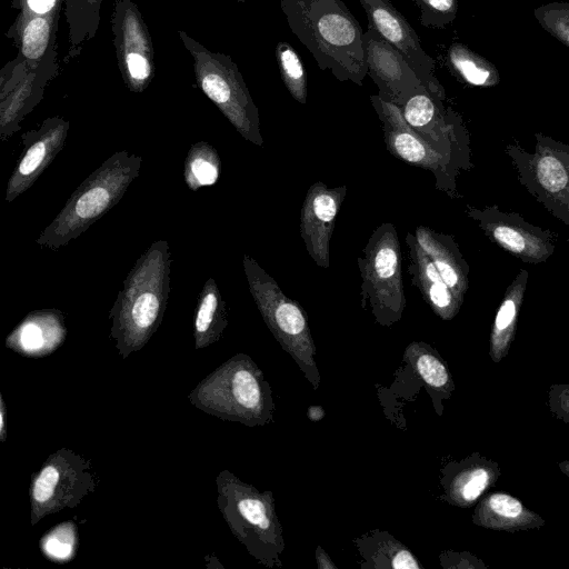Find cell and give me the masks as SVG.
<instances>
[{"label": "cell", "mask_w": 569, "mask_h": 569, "mask_svg": "<svg viewBox=\"0 0 569 569\" xmlns=\"http://www.w3.org/2000/svg\"><path fill=\"white\" fill-rule=\"evenodd\" d=\"M296 38L322 71L362 86L367 76L363 31L342 0H279Z\"/></svg>", "instance_id": "1"}, {"label": "cell", "mask_w": 569, "mask_h": 569, "mask_svg": "<svg viewBox=\"0 0 569 569\" xmlns=\"http://www.w3.org/2000/svg\"><path fill=\"white\" fill-rule=\"evenodd\" d=\"M171 252L157 240L138 258L109 311L110 337L122 359L141 350L162 322L170 293Z\"/></svg>", "instance_id": "2"}, {"label": "cell", "mask_w": 569, "mask_h": 569, "mask_svg": "<svg viewBox=\"0 0 569 569\" xmlns=\"http://www.w3.org/2000/svg\"><path fill=\"white\" fill-rule=\"evenodd\" d=\"M197 409L247 427L273 422L274 402L263 371L246 353H237L204 377L188 395Z\"/></svg>", "instance_id": "3"}, {"label": "cell", "mask_w": 569, "mask_h": 569, "mask_svg": "<svg viewBox=\"0 0 569 569\" xmlns=\"http://www.w3.org/2000/svg\"><path fill=\"white\" fill-rule=\"evenodd\" d=\"M142 157L126 150L110 156L73 191L36 243L58 250L112 209L139 176Z\"/></svg>", "instance_id": "4"}, {"label": "cell", "mask_w": 569, "mask_h": 569, "mask_svg": "<svg viewBox=\"0 0 569 569\" xmlns=\"http://www.w3.org/2000/svg\"><path fill=\"white\" fill-rule=\"evenodd\" d=\"M217 506L231 533L268 569L282 568L284 539L271 490L260 491L231 471L216 478Z\"/></svg>", "instance_id": "5"}, {"label": "cell", "mask_w": 569, "mask_h": 569, "mask_svg": "<svg viewBox=\"0 0 569 569\" xmlns=\"http://www.w3.org/2000/svg\"><path fill=\"white\" fill-rule=\"evenodd\" d=\"M242 266L249 291L268 329L313 389L318 390L320 373L316 362V345L306 311L283 292L252 257L244 254Z\"/></svg>", "instance_id": "6"}, {"label": "cell", "mask_w": 569, "mask_h": 569, "mask_svg": "<svg viewBox=\"0 0 569 569\" xmlns=\"http://www.w3.org/2000/svg\"><path fill=\"white\" fill-rule=\"evenodd\" d=\"M178 36L193 59L199 89L217 106L247 141L263 146L258 108L232 58L207 47L179 30Z\"/></svg>", "instance_id": "7"}, {"label": "cell", "mask_w": 569, "mask_h": 569, "mask_svg": "<svg viewBox=\"0 0 569 569\" xmlns=\"http://www.w3.org/2000/svg\"><path fill=\"white\" fill-rule=\"evenodd\" d=\"M362 253L357 259L361 307L372 315L376 323L391 327L401 319L406 308L402 254L395 224L378 226Z\"/></svg>", "instance_id": "8"}, {"label": "cell", "mask_w": 569, "mask_h": 569, "mask_svg": "<svg viewBox=\"0 0 569 569\" xmlns=\"http://www.w3.org/2000/svg\"><path fill=\"white\" fill-rule=\"evenodd\" d=\"M98 482L91 460L68 448L52 452L31 477L30 523L34 526L47 516L78 507Z\"/></svg>", "instance_id": "9"}, {"label": "cell", "mask_w": 569, "mask_h": 569, "mask_svg": "<svg viewBox=\"0 0 569 569\" xmlns=\"http://www.w3.org/2000/svg\"><path fill=\"white\" fill-rule=\"evenodd\" d=\"M370 101L381 121L387 150L397 159L430 171L438 190L452 199L459 197L456 177L461 168L417 133L406 121L400 107L379 94L370 96Z\"/></svg>", "instance_id": "10"}, {"label": "cell", "mask_w": 569, "mask_h": 569, "mask_svg": "<svg viewBox=\"0 0 569 569\" xmlns=\"http://www.w3.org/2000/svg\"><path fill=\"white\" fill-rule=\"evenodd\" d=\"M443 96L422 84L400 107L406 121L423 139L452 159L462 170L472 167L470 139L461 116L446 107Z\"/></svg>", "instance_id": "11"}, {"label": "cell", "mask_w": 569, "mask_h": 569, "mask_svg": "<svg viewBox=\"0 0 569 569\" xmlns=\"http://www.w3.org/2000/svg\"><path fill=\"white\" fill-rule=\"evenodd\" d=\"M522 187L557 220L569 228V169L548 147L536 140L535 152L518 142L505 149Z\"/></svg>", "instance_id": "12"}, {"label": "cell", "mask_w": 569, "mask_h": 569, "mask_svg": "<svg viewBox=\"0 0 569 569\" xmlns=\"http://www.w3.org/2000/svg\"><path fill=\"white\" fill-rule=\"evenodd\" d=\"M58 51L39 63L19 57L0 70V139L20 130V122L43 99L47 84L59 73Z\"/></svg>", "instance_id": "13"}, {"label": "cell", "mask_w": 569, "mask_h": 569, "mask_svg": "<svg viewBox=\"0 0 569 569\" xmlns=\"http://www.w3.org/2000/svg\"><path fill=\"white\" fill-rule=\"evenodd\" d=\"M111 30L122 80L129 91L141 93L154 78V50L144 19L132 0H116Z\"/></svg>", "instance_id": "14"}, {"label": "cell", "mask_w": 569, "mask_h": 569, "mask_svg": "<svg viewBox=\"0 0 569 569\" xmlns=\"http://www.w3.org/2000/svg\"><path fill=\"white\" fill-rule=\"evenodd\" d=\"M466 213L493 243L526 263L545 262L555 252L557 233L531 224L517 212H505L495 204H468Z\"/></svg>", "instance_id": "15"}, {"label": "cell", "mask_w": 569, "mask_h": 569, "mask_svg": "<svg viewBox=\"0 0 569 569\" xmlns=\"http://www.w3.org/2000/svg\"><path fill=\"white\" fill-rule=\"evenodd\" d=\"M372 27L410 64L431 93L446 97L435 76V61L422 49L415 29L388 0H359Z\"/></svg>", "instance_id": "16"}, {"label": "cell", "mask_w": 569, "mask_h": 569, "mask_svg": "<svg viewBox=\"0 0 569 569\" xmlns=\"http://www.w3.org/2000/svg\"><path fill=\"white\" fill-rule=\"evenodd\" d=\"M346 194V186L329 188L317 181L308 189L303 200L300 236L309 256L321 268L330 266V240Z\"/></svg>", "instance_id": "17"}, {"label": "cell", "mask_w": 569, "mask_h": 569, "mask_svg": "<svg viewBox=\"0 0 569 569\" xmlns=\"http://www.w3.org/2000/svg\"><path fill=\"white\" fill-rule=\"evenodd\" d=\"M69 128L68 120L54 116L43 120L38 129L21 136L23 151L8 180L7 202H12L36 182L62 150Z\"/></svg>", "instance_id": "18"}, {"label": "cell", "mask_w": 569, "mask_h": 569, "mask_svg": "<svg viewBox=\"0 0 569 569\" xmlns=\"http://www.w3.org/2000/svg\"><path fill=\"white\" fill-rule=\"evenodd\" d=\"M367 74L379 89V96L398 107L422 82L406 59L372 27L363 33Z\"/></svg>", "instance_id": "19"}, {"label": "cell", "mask_w": 569, "mask_h": 569, "mask_svg": "<svg viewBox=\"0 0 569 569\" xmlns=\"http://www.w3.org/2000/svg\"><path fill=\"white\" fill-rule=\"evenodd\" d=\"M64 315L58 309L29 312L7 336L6 347L28 358L54 352L66 340Z\"/></svg>", "instance_id": "20"}, {"label": "cell", "mask_w": 569, "mask_h": 569, "mask_svg": "<svg viewBox=\"0 0 569 569\" xmlns=\"http://www.w3.org/2000/svg\"><path fill=\"white\" fill-rule=\"evenodd\" d=\"M408 246V272L412 284L420 291L423 300L441 319L450 320L459 311L461 302L442 280L438 269L420 247L416 236L407 232L405 239Z\"/></svg>", "instance_id": "21"}, {"label": "cell", "mask_w": 569, "mask_h": 569, "mask_svg": "<svg viewBox=\"0 0 569 569\" xmlns=\"http://www.w3.org/2000/svg\"><path fill=\"white\" fill-rule=\"evenodd\" d=\"M60 11L32 13L19 11L6 37L17 48V57L39 63L57 51Z\"/></svg>", "instance_id": "22"}, {"label": "cell", "mask_w": 569, "mask_h": 569, "mask_svg": "<svg viewBox=\"0 0 569 569\" xmlns=\"http://www.w3.org/2000/svg\"><path fill=\"white\" fill-rule=\"evenodd\" d=\"M415 236L420 247L435 263L445 283L462 303L469 287V266L453 237L436 232L425 226L417 227Z\"/></svg>", "instance_id": "23"}, {"label": "cell", "mask_w": 569, "mask_h": 569, "mask_svg": "<svg viewBox=\"0 0 569 569\" xmlns=\"http://www.w3.org/2000/svg\"><path fill=\"white\" fill-rule=\"evenodd\" d=\"M362 559L361 568L421 569L412 551L387 531L371 530L353 540Z\"/></svg>", "instance_id": "24"}, {"label": "cell", "mask_w": 569, "mask_h": 569, "mask_svg": "<svg viewBox=\"0 0 569 569\" xmlns=\"http://www.w3.org/2000/svg\"><path fill=\"white\" fill-rule=\"evenodd\" d=\"M403 360L423 385L440 413V399L452 389L450 372L441 357L428 343L413 341L405 349Z\"/></svg>", "instance_id": "25"}, {"label": "cell", "mask_w": 569, "mask_h": 569, "mask_svg": "<svg viewBox=\"0 0 569 569\" xmlns=\"http://www.w3.org/2000/svg\"><path fill=\"white\" fill-rule=\"evenodd\" d=\"M228 326L227 306L213 278H209L197 300L193 339L197 350L217 342Z\"/></svg>", "instance_id": "26"}, {"label": "cell", "mask_w": 569, "mask_h": 569, "mask_svg": "<svg viewBox=\"0 0 569 569\" xmlns=\"http://www.w3.org/2000/svg\"><path fill=\"white\" fill-rule=\"evenodd\" d=\"M101 3L102 0H63V13L69 28L64 63L77 58L84 43L96 36L100 23Z\"/></svg>", "instance_id": "27"}, {"label": "cell", "mask_w": 569, "mask_h": 569, "mask_svg": "<svg viewBox=\"0 0 569 569\" xmlns=\"http://www.w3.org/2000/svg\"><path fill=\"white\" fill-rule=\"evenodd\" d=\"M447 66L456 78L472 87L491 88L500 82L495 64L462 43L448 48Z\"/></svg>", "instance_id": "28"}, {"label": "cell", "mask_w": 569, "mask_h": 569, "mask_svg": "<svg viewBox=\"0 0 569 569\" xmlns=\"http://www.w3.org/2000/svg\"><path fill=\"white\" fill-rule=\"evenodd\" d=\"M489 483V473L480 467L453 468L448 465L442 469L441 485L445 489L443 500L455 505H467L476 500Z\"/></svg>", "instance_id": "29"}, {"label": "cell", "mask_w": 569, "mask_h": 569, "mask_svg": "<svg viewBox=\"0 0 569 569\" xmlns=\"http://www.w3.org/2000/svg\"><path fill=\"white\" fill-rule=\"evenodd\" d=\"M220 171L221 161L214 147L206 141L190 147L183 167L184 182L190 190L214 184Z\"/></svg>", "instance_id": "30"}, {"label": "cell", "mask_w": 569, "mask_h": 569, "mask_svg": "<svg viewBox=\"0 0 569 569\" xmlns=\"http://www.w3.org/2000/svg\"><path fill=\"white\" fill-rule=\"evenodd\" d=\"M528 278V270L520 269L505 291L493 321L492 341L496 345L506 343L513 332L523 302Z\"/></svg>", "instance_id": "31"}, {"label": "cell", "mask_w": 569, "mask_h": 569, "mask_svg": "<svg viewBox=\"0 0 569 569\" xmlns=\"http://www.w3.org/2000/svg\"><path fill=\"white\" fill-rule=\"evenodd\" d=\"M276 60L281 79L291 94L299 103H307V74L300 57L286 41L276 46Z\"/></svg>", "instance_id": "32"}, {"label": "cell", "mask_w": 569, "mask_h": 569, "mask_svg": "<svg viewBox=\"0 0 569 569\" xmlns=\"http://www.w3.org/2000/svg\"><path fill=\"white\" fill-rule=\"evenodd\" d=\"M78 543V528L73 521L59 523L40 539L42 553L59 563L70 561L74 557Z\"/></svg>", "instance_id": "33"}, {"label": "cell", "mask_w": 569, "mask_h": 569, "mask_svg": "<svg viewBox=\"0 0 569 569\" xmlns=\"http://www.w3.org/2000/svg\"><path fill=\"white\" fill-rule=\"evenodd\" d=\"M543 30L569 48V2L553 1L533 10Z\"/></svg>", "instance_id": "34"}, {"label": "cell", "mask_w": 569, "mask_h": 569, "mask_svg": "<svg viewBox=\"0 0 569 569\" xmlns=\"http://www.w3.org/2000/svg\"><path fill=\"white\" fill-rule=\"evenodd\" d=\"M420 10L423 27L442 29L457 17L458 0H413Z\"/></svg>", "instance_id": "35"}, {"label": "cell", "mask_w": 569, "mask_h": 569, "mask_svg": "<svg viewBox=\"0 0 569 569\" xmlns=\"http://www.w3.org/2000/svg\"><path fill=\"white\" fill-rule=\"evenodd\" d=\"M488 507L497 515L506 518H516L522 512L520 501L505 493L492 495L488 500Z\"/></svg>", "instance_id": "36"}, {"label": "cell", "mask_w": 569, "mask_h": 569, "mask_svg": "<svg viewBox=\"0 0 569 569\" xmlns=\"http://www.w3.org/2000/svg\"><path fill=\"white\" fill-rule=\"evenodd\" d=\"M63 0H12L11 9L32 13H49L60 11Z\"/></svg>", "instance_id": "37"}, {"label": "cell", "mask_w": 569, "mask_h": 569, "mask_svg": "<svg viewBox=\"0 0 569 569\" xmlns=\"http://www.w3.org/2000/svg\"><path fill=\"white\" fill-rule=\"evenodd\" d=\"M536 140H539L541 143H543L546 147H548L550 150H552L568 167L569 169V146L555 140L553 138H550L543 133L536 132L535 133Z\"/></svg>", "instance_id": "38"}, {"label": "cell", "mask_w": 569, "mask_h": 569, "mask_svg": "<svg viewBox=\"0 0 569 569\" xmlns=\"http://www.w3.org/2000/svg\"><path fill=\"white\" fill-rule=\"evenodd\" d=\"M316 562L318 569H337L338 567L332 561V559L329 557V555L321 548V546H318L316 548Z\"/></svg>", "instance_id": "39"}, {"label": "cell", "mask_w": 569, "mask_h": 569, "mask_svg": "<svg viewBox=\"0 0 569 569\" xmlns=\"http://www.w3.org/2000/svg\"><path fill=\"white\" fill-rule=\"evenodd\" d=\"M7 407L2 395L0 393V441L3 443L7 440Z\"/></svg>", "instance_id": "40"}, {"label": "cell", "mask_w": 569, "mask_h": 569, "mask_svg": "<svg viewBox=\"0 0 569 569\" xmlns=\"http://www.w3.org/2000/svg\"><path fill=\"white\" fill-rule=\"evenodd\" d=\"M326 412L321 406H309L307 409V417L310 421L317 422L325 418Z\"/></svg>", "instance_id": "41"}, {"label": "cell", "mask_w": 569, "mask_h": 569, "mask_svg": "<svg viewBox=\"0 0 569 569\" xmlns=\"http://www.w3.org/2000/svg\"><path fill=\"white\" fill-rule=\"evenodd\" d=\"M236 1L237 2H241V3L246 2V0H236Z\"/></svg>", "instance_id": "42"}]
</instances>
